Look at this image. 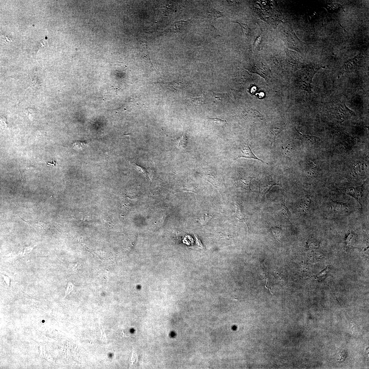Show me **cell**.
Listing matches in <instances>:
<instances>
[{
  "instance_id": "5b68a950",
  "label": "cell",
  "mask_w": 369,
  "mask_h": 369,
  "mask_svg": "<svg viewBox=\"0 0 369 369\" xmlns=\"http://www.w3.org/2000/svg\"><path fill=\"white\" fill-rule=\"evenodd\" d=\"M276 185L280 186L279 183L273 179H268L261 183L260 185V192L262 196H265Z\"/></svg>"
},
{
  "instance_id": "603a6c76",
  "label": "cell",
  "mask_w": 369,
  "mask_h": 369,
  "mask_svg": "<svg viewBox=\"0 0 369 369\" xmlns=\"http://www.w3.org/2000/svg\"><path fill=\"white\" fill-rule=\"evenodd\" d=\"M175 90L182 89L185 87L183 83L180 82H173L171 84Z\"/></svg>"
},
{
  "instance_id": "4fadbf2b",
  "label": "cell",
  "mask_w": 369,
  "mask_h": 369,
  "mask_svg": "<svg viewBox=\"0 0 369 369\" xmlns=\"http://www.w3.org/2000/svg\"><path fill=\"white\" fill-rule=\"evenodd\" d=\"M207 120L210 123L214 125L219 127H224L228 124V122L226 120L216 117L214 118H208Z\"/></svg>"
},
{
  "instance_id": "6da1fadb",
  "label": "cell",
  "mask_w": 369,
  "mask_h": 369,
  "mask_svg": "<svg viewBox=\"0 0 369 369\" xmlns=\"http://www.w3.org/2000/svg\"><path fill=\"white\" fill-rule=\"evenodd\" d=\"M299 75L295 80L294 85L298 89L304 90L309 94L312 92L311 84L314 73L310 69H306Z\"/></svg>"
},
{
  "instance_id": "30bf717a",
  "label": "cell",
  "mask_w": 369,
  "mask_h": 369,
  "mask_svg": "<svg viewBox=\"0 0 369 369\" xmlns=\"http://www.w3.org/2000/svg\"><path fill=\"white\" fill-rule=\"evenodd\" d=\"M246 111V115L250 120L254 121H258L263 119L262 115L255 110L250 109H248Z\"/></svg>"
},
{
  "instance_id": "52a82bcc",
  "label": "cell",
  "mask_w": 369,
  "mask_h": 369,
  "mask_svg": "<svg viewBox=\"0 0 369 369\" xmlns=\"http://www.w3.org/2000/svg\"><path fill=\"white\" fill-rule=\"evenodd\" d=\"M341 191L347 194L351 195L352 197L359 201L360 198L362 196V187H359L356 188H342Z\"/></svg>"
},
{
  "instance_id": "ffe728a7",
  "label": "cell",
  "mask_w": 369,
  "mask_h": 369,
  "mask_svg": "<svg viewBox=\"0 0 369 369\" xmlns=\"http://www.w3.org/2000/svg\"><path fill=\"white\" fill-rule=\"evenodd\" d=\"M212 219V216L209 214H206L203 215L201 219L200 220V221L201 222L203 225H205L208 223L209 222L211 221Z\"/></svg>"
},
{
  "instance_id": "9a60e30c",
  "label": "cell",
  "mask_w": 369,
  "mask_h": 369,
  "mask_svg": "<svg viewBox=\"0 0 369 369\" xmlns=\"http://www.w3.org/2000/svg\"><path fill=\"white\" fill-rule=\"evenodd\" d=\"M270 230L273 236L278 240H279L281 236L282 229L279 227H270Z\"/></svg>"
},
{
  "instance_id": "277c9868",
  "label": "cell",
  "mask_w": 369,
  "mask_h": 369,
  "mask_svg": "<svg viewBox=\"0 0 369 369\" xmlns=\"http://www.w3.org/2000/svg\"><path fill=\"white\" fill-rule=\"evenodd\" d=\"M252 72L260 75L266 81L269 79L271 73L269 68L262 63H258L252 66Z\"/></svg>"
},
{
  "instance_id": "44dd1931",
  "label": "cell",
  "mask_w": 369,
  "mask_h": 369,
  "mask_svg": "<svg viewBox=\"0 0 369 369\" xmlns=\"http://www.w3.org/2000/svg\"><path fill=\"white\" fill-rule=\"evenodd\" d=\"M131 165L133 168L137 170L139 172L142 173L144 174L147 175V172L146 171V169H144L143 167L137 165L136 163L134 162L132 163Z\"/></svg>"
},
{
  "instance_id": "7c38bea8",
  "label": "cell",
  "mask_w": 369,
  "mask_h": 369,
  "mask_svg": "<svg viewBox=\"0 0 369 369\" xmlns=\"http://www.w3.org/2000/svg\"><path fill=\"white\" fill-rule=\"evenodd\" d=\"M283 126L282 124H276L270 128V132L273 141L278 134H280L284 129Z\"/></svg>"
},
{
  "instance_id": "4316f807",
  "label": "cell",
  "mask_w": 369,
  "mask_h": 369,
  "mask_svg": "<svg viewBox=\"0 0 369 369\" xmlns=\"http://www.w3.org/2000/svg\"><path fill=\"white\" fill-rule=\"evenodd\" d=\"M1 275L2 276V278H3V279L4 280V281L6 283V284H7V286H10V278L9 277H8V276H7L6 275H3V274H1Z\"/></svg>"
},
{
  "instance_id": "d6986e66",
  "label": "cell",
  "mask_w": 369,
  "mask_h": 369,
  "mask_svg": "<svg viewBox=\"0 0 369 369\" xmlns=\"http://www.w3.org/2000/svg\"><path fill=\"white\" fill-rule=\"evenodd\" d=\"M89 146L86 143L83 141H76L73 144L74 147L78 150H83Z\"/></svg>"
},
{
  "instance_id": "e0dca14e",
  "label": "cell",
  "mask_w": 369,
  "mask_h": 369,
  "mask_svg": "<svg viewBox=\"0 0 369 369\" xmlns=\"http://www.w3.org/2000/svg\"><path fill=\"white\" fill-rule=\"evenodd\" d=\"M311 203V200L309 198L306 197L302 199L300 202V207L304 212L306 211L308 209L310 204Z\"/></svg>"
},
{
  "instance_id": "d4e9b609",
  "label": "cell",
  "mask_w": 369,
  "mask_h": 369,
  "mask_svg": "<svg viewBox=\"0 0 369 369\" xmlns=\"http://www.w3.org/2000/svg\"><path fill=\"white\" fill-rule=\"evenodd\" d=\"M307 246L310 248L316 249L318 247V243L316 241H310L308 243Z\"/></svg>"
},
{
  "instance_id": "2e32d148",
  "label": "cell",
  "mask_w": 369,
  "mask_h": 369,
  "mask_svg": "<svg viewBox=\"0 0 369 369\" xmlns=\"http://www.w3.org/2000/svg\"><path fill=\"white\" fill-rule=\"evenodd\" d=\"M187 143V139L185 136L182 135L178 139L177 145L178 148L180 149H184L186 147Z\"/></svg>"
},
{
  "instance_id": "8992f818",
  "label": "cell",
  "mask_w": 369,
  "mask_h": 369,
  "mask_svg": "<svg viewBox=\"0 0 369 369\" xmlns=\"http://www.w3.org/2000/svg\"><path fill=\"white\" fill-rule=\"evenodd\" d=\"M200 174L203 177L204 180L211 183L217 190H219L220 192L221 191L219 180L216 176L212 174L211 171L210 170L204 171L201 173H200Z\"/></svg>"
},
{
  "instance_id": "ac0fdd59",
  "label": "cell",
  "mask_w": 369,
  "mask_h": 369,
  "mask_svg": "<svg viewBox=\"0 0 369 369\" xmlns=\"http://www.w3.org/2000/svg\"><path fill=\"white\" fill-rule=\"evenodd\" d=\"M298 132L302 136V137L305 140L308 141H310V142L312 143L319 142V141H321L319 138L317 137L309 135H302V134L299 132Z\"/></svg>"
},
{
  "instance_id": "7a4b0ae2",
  "label": "cell",
  "mask_w": 369,
  "mask_h": 369,
  "mask_svg": "<svg viewBox=\"0 0 369 369\" xmlns=\"http://www.w3.org/2000/svg\"><path fill=\"white\" fill-rule=\"evenodd\" d=\"M236 159L239 158H244L250 159L258 160L264 163L268 164L267 163L258 158L252 152L248 143H245L242 145L237 149L235 153Z\"/></svg>"
},
{
  "instance_id": "f1b7e54d",
  "label": "cell",
  "mask_w": 369,
  "mask_h": 369,
  "mask_svg": "<svg viewBox=\"0 0 369 369\" xmlns=\"http://www.w3.org/2000/svg\"><path fill=\"white\" fill-rule=\"evenodd\" d=\"M327 270H328V269L326 268V269H325L324 271H323V272L319 273V274L317 275V277L320 278L322 277H323V276L326 274Z\"/></svg>"
},
{
  "instance_id": "83f0119b",
  "label": "cell",
  "mask_w": 369,
  "mask_h": 369,
  "mask_svg": "<svg viewBox=\"0 0 369 369\" xmlns=\"http://www.w3.org/2000/svg\"><path fill=\"white\" fill-rule=\"evenodd\" d=\"M67 294H69L73 290V287H74V284L71 282H69L67 284Z\"/></svg>"
},
{
  "instance_id": "7402d4cb",
  "label": "cell",
  "mask_w": 369,
  "mask_h": 369,
  "mask_svg": "<svg viewBox=\"0 0 369 369\" xmlns=\"http://www.w3.org/2000/svg\"><path fill=\"white\" fill-rule=\"evenodd\" d=\"M282 206V215L283 216H284L286 219H287L288 220H289L290 216L289 210L284 205H283Z\"/></svg>"
},
{
  "instance_id": "8fae6325",
  "label": "cell",
  "mask_w": 369,
  "mask_h": 369,
  "mask_svg": "<svg viewBox=\"0 0 369 369\" xmlns=\"http://www.w3.org/2000/svg\"><path fill=\"white\" fill-rule=\"evenodd\" d=\"M332 209L335 211L339 213H343L348 211L349 207L347 205L341 203H333L331 206Z\"/></svg>"
},
{
  "instance_id": "9c48e42d",
  "label": "cell",
  "mask_w": 369,
  "mask_h": 369,
  "mask_svg": "<svg viewBox=\"0 0 369 369\" xmlns=\"http://www.w3.org/2000/svg\"><path fill=\"white\" fill-rule=\"evenodd\" d=\"M234 216L239 220L244 221L246 219V215L243 206L238 203H234Z\"/></svg>"
},
{
  "instance_id": "484cf974",
  "label": "cell",
  "mask_w": 369,
  "mask_h": 369,
  "mask_svg": "<svg viewBox=\"0 0 369 369\" xmlns=\"http://www.w3.org/2000/svg\"><path fill=\"white\" fill-rule=\"evenodd\" d=\"M181 189L182 191L197 193V190L196 189H195V187H187L182 188Z\"/></svg>"
},
{
  "instance_id": "5bb4252c",
  "label": "cell",
  "mask_w": 369,
  "mask_h": 369,
  "mask_svg": "<svg viewBox=\"0 0 369 369\" xmlns=\"http://www.w3.org/2000/svg\"><path fill=\"white\" fill-rule=\"evenodd\" d=\"M205 97L204 94L202 93L198 95L196 97L192 98V101L197 106H200L205 103Z\"/></svg>"
},
{
  "instance_id": "3957f363",
  "label": "cell",
  "mask_w": 369,
  "mask_h": 369,
  "mask_svg": "<svg viewBox=\"0 0 369 369\" xmlns=\"http://www.w3.org/2000/svg\"><path fill=\"white\" fill-rule=\"evenodd\" d=\"M333 112L335 116L337 119L343 121L355 115L353 111L349 109L345 104L343 103H340L337 105Z\"/></svg>"
},
{
  "instance_id": "ba28073f",
  "label": "cell",
  "mask_w": 369,
  "mask_h": 369,
  "mask_svg": "<svg viewBox=\"0 0 369 369\" xmlns=\"http://www.w3.org/2000/svg\"><path fill=\"white\" fill-rule=\"evenodd\" d=\"M253 178L248 175L243 176L238 180V184L239 187L244 189L251 191V182Z\"/></svg>"
},
{
  "instance_id": "cb8c5ba5",
  "label": "cell",
  "mask_w": 369,
  "mask_h": 369,
  "mask_svg": "<svg viewBox=\"0 0 369 369\" xmlns=\"http://www.w3.org/2000/svg\"><path fill=\"white\" fill-rule=\"evenodd\" d=\"M210 13L215 17H216V18H221V17H223L224 16L223 13H222L221 12L216 10L215 9H213L210 10Z\"/></svg>"
}]
</instances>
